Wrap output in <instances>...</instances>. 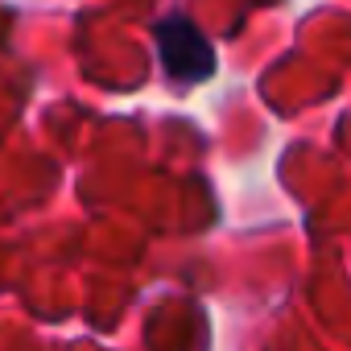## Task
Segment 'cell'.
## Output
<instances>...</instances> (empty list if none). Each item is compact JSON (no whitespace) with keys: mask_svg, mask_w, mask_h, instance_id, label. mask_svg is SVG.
Returning <instances> with one entry per match:
<instances>
[{"mask_svg":"<svg viewBox=\"0 0 351 351\" xmlns=\"http://www.w3.org/2000/svg\"><path fill=\"white\" fill-rule=\"evenodd\" d=\"M157 54L161 71L173 83H203L215 75V50L186 17H169L165 25H157Z\"/></svg>","mask_w":351,"mask_h":351,"instance_id":"1","label":"cell"}]
</instances>
